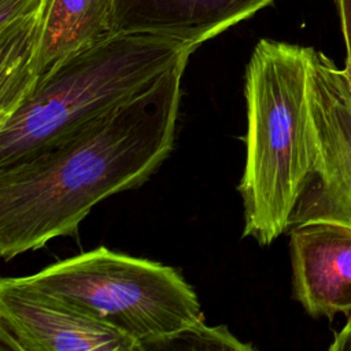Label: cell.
<instances>
[{"mask_svg":"<svg viewBox=\"0 0 351 351\" xmlns=\"http://www.w3.org/2000/svg\"><path fill=\"white\" fill-rule=\"evenodd\" d=\"M311 47L262 38L245 67L243 237L271 244L289 230L313 170L307 101Z\"/></svg>","mask_w":351,"mask_h":351,"instance_id":"2","label":"cell"},{"mask_svg":"<svg viewBox=\"0 0 351 351\" xmlns=\"http://www.w3.org/2000/svg\"><path fill=\"white\" fill-rule=\"evenodd\" d=\"M180 340H193L197 343V347H200V343L203 348H232V350H251L250 344L240 343L226 328L223 326H207L204 322L195 326L193 329L180 335L177 339H174L167 347H170L173 343Z\"/></svg>","mask_w":351,"mask_h":351,"instance_id":"11","label":"cell"},{"mask_svg":"<svg viewBox=\"0 0 351 351\" xmlns=\"http://www.w3.org/2000/svg\"><path fill=\"white\" fill-rule=\"evenodd\" d=\"M114 33V0H43L36 84L69 56Z\"/></svg>","mask_w":351,"mask_h":351,"instance_id":"9","label":"cell"},{"mask_svg":"<svg viewBox=\"0 0 351 351\" xmlns=\"http://www.w3.org/2000/svg\"><path fill=\"white\" fill-rule=\"evenodd\" d=\"M22 278L123 333L140 351L166 348L204 322L196 292L174 267L106 247Z\"/></svg>","mask_w":351,"mask_h":351,"instance_id":"4","label":"cell"},{"mask_svg":"<svg viewBox=\"0 0 351 351\" xmlns=\"http://www.w3.org/2000/svg\"><path fill=\"white\" fill-rule=\"evenodd\" d=\"M307 101L313 170L291 226L310 221L351 226V89L343 70L313 47Z\"/></svg>","mask_w":351,"mask_h":351,"instance_id":"5","label":"cell"},{"mask_svg":"<svg viewBox=\"0 0 351 351\" xmlns=\"http://www.w3.org/2000/svg\"><path fill=\"white\" fill-rule=\"evenodd\" d=\"M292 293L313 317L351 314V226L310 221L289 228Z\"/></svg>","mask_w":351,"mask_h":351,"instance_id":"7","label":"cell"},{"mask_svg":"<svg viewBox=\"0 0 351 351\" xmlns=\"http://www.w3.org/2000/svg\"><path fill=\"white\" fill-rule=\"evenodd\" d=\"M329 351H351V314L341 329L335 333Z\"/></svg>","mask_w":351,"mask_h":351,"instance_id":"13","label":"cell"},{"mask_svg":"<svg viewBox=\"0 0 351 351\" xmlns=\"http://www.w3.org/2000/svg\"><path fill=\"white\" fill-rule=\"evenodd\" d=\"M181 60L148 88L34 156L0 170V255L77 233L90 210L145 182L174 147Z\"/></svg>","mask_w":351,"mask_h":351,"instance_id":"1","label":"cell"},{"mask_svg":"<svg viewBox=\"0 0 351 351\" xmlns=\"http://www.w3.org/2000/svg\"><path fill=\"white\" fill-rule=\"evenodd\" d=\"M43 0H0V123L36 86Z\"/></svg>","mask_w":351,"mask_h":351,"instance_id":"10","label":"cell"},{"mask_svg":"<svg viewBox=\"0 0 351 351\" xmlns=\"http://www.w3.org/2000/svg\"><path fill=\"white\" fill-rule=\"evenodd\" d=\"M347 55L351 56V0H336Z\"/></svg>","mask_w":351,"mask_h":351,"instance_id":"12","label":"cell"},{"mask_svg":"<svg viewBox=\"0 0 351 351\" xmlns=\"http://www.w3.org/2000/svg\"><path fill=\"white\" fill-rule=\"evenodd\" d=\"M343 70V74L348 82V86L351 89V56L350 55H346V62H344V67L341 69Z\"/></svg>","mask_w":351,"mask_h":351,"instance_id":"14","label":"cell"},{"mask_svg":"<svg viewBox=\"0 0 351 351\" xmlns=\"http://www.w3.org/2000/svg\"><path fill=\"white\" fill-rule=\"evenodd\" d=\"M273 0H114V33L178 40L196 49Z\"/></svg>","mask_w":351,"mask_h":351,"instance_id":"8","label":"cell"},{"mask_svg":"<svg viewBox=\"0 0 351 351\" xmlns=\"http://www.w3.org/2000/svg\"><path fill=\"white\" fill-rule=\"evenodd\" d=\"M0 340L22 351H137L114 328L27 284L0 280Z\"/></svg>","mask_w":351,"mask_h":351,"instance_id":"6","label":"cell"},{"mask_svg":"<svg viewBox=\"0 0 351 351\" xmlns=\"http://www.w3.org/2000/svg\"><path fill=\"white\" fill-rule=\"evenodd\" d=\"M193 51L167 37L112 33L69 56L0 123V170L128 101Z\"/></svg>","mask_w":351,"mask_h":351,"instance_id":"3","label":"cell"}]
</instances>
